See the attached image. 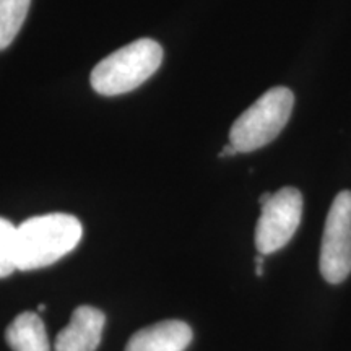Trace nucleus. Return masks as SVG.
Wrapping results in <instances>:
<instances>
[{"label": "nucleus", "instance_id": "nucleus-11", "mask_svg": "<svg viewBox=\"0 0 351 351\" xmlns=\"http://www.w3.org/2000/svg\"><path fill=\"white\" fill-rule=\"evenodd\" d=\"M236 153H239L238 150H236V148L234 147H232V145L231 143H228L226 145V147L225 148H223V150H221V153H219V156H221V158H225V156H234L236 155Z\"/></svg>", "mask_w": 351, "mask_h": 351}, {"label": "nucleus", "instance_id": "nucleus-4", "mask_svg": "<svg viewBox=\"0 0 351 351\" xmlns=\"http://www.w3.org/2000/svg\"><path fill=\"white\" fill-rule=\"evenodd\" d=\"M319 267L324 280L330 285L343 283L351 274V191H341L332 202Z\"/></svg>", "mask_w": 351, "mask_h": 351}, {"label": "nucleus", "instance_id": "nucleus-12", "mask_svg": "<svg viewBox=\"0 0 351 351\" xmlns=\"http://www.w3.org/2000/svg\"><path fill=\"white\" fill-rule=\"evenodd\" d=\"M256 265H257V269H256L257 276H262L263 275V257L256 258Z\"/></svg>", "mask_w": 351, "mask_h": 351}, {"label": "nucleus", "instance_id": "nucleus-5", "mask_svg": "<svg viewBox=\"0 0 351 351\" xmlns=\"http://www.w3.org/2000/svg\"><path fill=\"white\" fill-rule=\"evenodd\" d=\"M302 217V195L295 187H283L262 205L256 226V247L261 256H269L283 249L298 228Z\"/></svg>", "mask_w": 351, "mask_h": 351}, {"label": "nucleus", "instance_id": "nucleus-10", "mask_svg": "<svg viewBox=\"0 0 351 351\" xmlns=\"http://www.w3.org/2000/svg\"><path fill=\"white\" fill-rule=\"evenodd\" d=\"M16 269V226L0 218V278L12 275Z\"/></svg>", "mask_w": 351, "mask_h": 351}, {"label": "nucleus", "instance_id": "nucleus-13", "mask_svg": "<svg viewBox=\"0 0 351 351\" xmlns=\"http://www.w3.org/2000/svg\"><path fill=\"white\" fill-rule=\"evenodd\" d=\"M44 309H46V306H44V304H39V307H38V311H44Z\"/></svg>", "mask_w": 351, "mask_h": 351}, {"label": "nucleus", "instance_id": "nucleus-1", "mask_svg": "<svg viewBox=\"0 0 351 351\" xmlns=\"http://www.w3.org/2000/svg\"><path fill=\"white\" fill-rule=\"evenodd\" d=\"M82 223L67 213L28 218L16 226V269L28 271L52 265L77 247Z\"/></svg>", "mask_w": 351, "mask_h": 351}, {"label": "nucleus", "instance_id": "nucleus-3", "mask_svg": "<svg viewBox=\"0 0 351 351\" xmlns=\"http://www.w3.org/2000/svg\"><path fill=\"white\" fill-rule=\"evenodd\" d=\"M293 106L295 95L289 88H270L234 121L230 143L239 153H249L274 142L288 124Z\"/></svg>", "mask_w": 351, "mask_h": 351}, {"label": "nucleus", "instance_id": "nucleus-8", "mask_svg": "<svg viewBox=\"0 0 351 351\" xmlns=\"http://www.w3.org/2000/svg\"><path fill=\"white\" fill-rule=\"evenodd\" d=\"M5 340L13 351H51L46 327L36 313H21L8 326Z\"/></svg>", "mask_w": 351, "mask_h": 351}, {"label": "nucleus", "instance_id": "nucleus-6", "mask_svg": "<svg viewBox=\"0 0 351 351\" xmlns=\"http://www.w3.org/2000/svg\"><path fill=\"white\" fill-rule=\"evenodd\" d=\"M104 322L106 317L99 309L80 306L57 335L54 351H96L101 343Z\"/></svg>", "mask_w": 351, "mask_h": 351}, {"label": "nucleus", "instance_id": "nucleus-7", "mask_svg": "<svg viewBox=\"0 0 351 351\" xmlns=\"http://www.w3.org/2000/svg\"><path fill=\"white\" fill-rule=\"evenodd\" d=\"M192 341V328L181 320H165L130 337L125 351H184Z\"/></svg>", "mask_w": 351, "mask_h": 351}, {"label": "nucleus", "instance_id": "nucleus-2", "mask_svg": "<svg viewBox=\"0 0 351 351\" xmlns=\"http://www.w3.org/2000/svg\"><path fill=\"white\" fill-rule=\"evenodd\" d=\"M163 62V47L143 38L109 54L91 72V86L103 96L129 93L147 82Z\"/></svg>", "mask_w": 351, "mask_h": 351}, {"label": "nucleus", "instance_id": "nucleus-9", "mask_svg": "<svg viewBox=\"0 0 351 351\" xmlns=\"http://www.w3.org/2000/svg\"><path fill=\"white\" fill-rule=\"evenodd\" d=\"M32 0H0V51L12 44L25 23Z\"/></svg>", "mask_w": 351, "mask_h": 351}]
</instances>
